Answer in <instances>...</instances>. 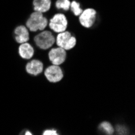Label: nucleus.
Masks as SVG:
<instances>
[{"mask_svg": "<svg viewBox=\"0 0 135 135\" xmlns=\"http://www.w3.org/2000/svg\"><path fill=\"white\" fill-rule=\"evenodd\" d=\"M49 58L50 61L53 63V65L59 66L62 64L66 58V53L64 49L57 47L54 48L49 52Z\"/></svg>", "mask_w": 135, "mask_h": 135, "instance_id": "0eeeda50", "label": "nucleus"}, {"mask_svg": "<svg viewBox=\"0 0 135 135\" xmlns=\"http://www.w3.org/2000/svg\"><path fill=\"white\" fill-rule=\"evenodd\" d=\"M48 25V20L43 16L41 12L34 11L31 14L29 19L27 20L26 26L32 32L42 31Z\"/></svg>", "mask_w": 135, "mask_h": 135, "instance_id": "f257e3e1", "label": "nucleus"}, {"mask_svg": "<svg viewBox=\"0 0 135 135\" xmlns=\"http://www.w3.org/2000/svg\"><path fill=\"white\" fill-rule=\"evenodd\" d=\"M15 38L17 43L19 44H23L28 42L29 40V32L28 30L27 29L26 27L24 26H18L15 29Z\"/></svg>", "mask_w": 135, "mask_h": 135, "instance_id": "1a4fd4ad", "label": "nucleus"}, {"mask_svg": "<svg viewBox=\"0 0 135 135\" xmlns=\"http://www.w3.org/2000/svg\"><path fill=\"white\" fill-rule=\"evenodd\" d=\"M70 7V2L69 0H57L56 2V7L57 9H63L68 11Z\"/></svg>", "mask_w": 135, "mask_h": 135, "instance_id": "ddd939ff", "label": "nucleus"}, {"mask_svg": "<svg viewBox=\"0 0 135 135\" xmlns=\"http://www.w3.org/2000/svg\"><path fill=\"white\" fill-rule=\"evenodd\" d=\"M43 134L44 135H57L58 133H57V131H55L54 129H50V130H45Z\"/></svg>", "mask_w": 135, "mask_h": 135, "instance_id": "2eb2a0df", "label": "nucleus"}, {"mask_svg": "<svg viewBox=\"0 0 135 135\" xmlns=\"http://www.w3.org/2000/svg\"><path fill=\"white\" fill-rule=\"evenodd\" d=\"M25 134H26V135H27V134H28V135H32V133H30V132H28V131H27V132L25 133Z\"/></svg>", "mask_w": 135, "mask_h": 135, "instance_id": "dca6fc26", "label": "nucleus"}, {"mask_svg": "<svg viewBox=\"0 0 135 135\" xmlns=\"http://www.w3.org/2000/svg\"><path fill=\"white\" fill-rule=\"evenodd\" d=\"M100 129H101L106 134H108V135L113 134L114 132V129H113L112 125L108 121H103L100 125Z\"/></svg>", "mask_w": 135, "mask_h": 135, "instance_id": "f8f14e48", "label": "nucleus"}, {"mask_svg": "<svg viewBox=\"0 0 135 135\" xmlns=\"http://www.w3.org/2000/svg\"><path fill=\"white\" fill-rule=\"evenodd\" d=\"M19 54L23 59H30L33 57L34 49L29 43L20 44L19 47Z\"/></svg>", "mask_w": 135, "mask_h": 135, "instance_id": "9d476101", "label": "nucleus"}, {"mask_svg": "<svg viewBox=\"0 0 135 135\" xmlns=\"http://www.w3.org/2000/svg\"><path fill=\"white\" fill-rule=\"evenodd\" d=\"M45 76L48 79L49 82L57 83L62 79L63 78V72L59 66L52 65L45 69Z\"/></svg>", "mask_w": 135, "mask_h": 135, "instance_id": "39448f33", "label": "nucleus"}, {"mask_svg": "<svg viewBox=\"0 0 135 135\" xmlns=\"http://www.w3.org/2000/svg\"><path fill=\"white\" fill-rule=\"evenodd\" d=\"M44 65L39 60H32L26 65V71L32 75H38L42 72Z\"/></svg>", "mask_w": 135, "mask_h": 135, "instance_id": "6e6552de", "label": "nucleus"}, {"mask_svg": "<svg viewBox=\"0 0 135 135\" xmlns=\"http://www.w3.org/2000/svg\"><path fill=\"white\" fill-rule=\"evenodd\" d=\"M51 7V0H33V8L35 11L41 13L48 11Z\"/></svg>", "mask_w": 135, "mask_h": 135, "instance_id": "9b49d317", "label": "nucleus"}, {"mask_svg": "<svg viewBox=\"0 0 135 135\" xmlns=\"http://www.w3.org/2000/svg\"><path fill=\"white\" fill-rule=\"evenodd\" d=\"M96 19V11L92 8H88L82 11L79 15V22L85 28H91Z\"/></svg>", "mask_w": 135, "mask_h": 135, "instance_id": "423d86ee", "label": "nucleus"}, {"mask_svg": "<svg viewBox=\"0 0 135 135\" xmlns=\"http://www.w3.org/2000/svg\"><path fill=\"white\" fill-rule=\"evenodd\" d=\"M76 42H77L76 38L72 36L70 32H66V31L59 32L56 40L57 45L58 47L64 49L65 50H72L75 46Z\"/></svg>", "mask_w": 135, "mask_h": 135, "instance_id": "7ed1b4c3", "label": "nucleus"}, {"mask_svg": "<svg viewBox=\"0 0 135 135\" xmlns=\"http://www.w3.org/2000/svg\"><path fill=\"white\" fill-rule=\"evenodd\" d=\"M50 28L55 32H62L67 28V19L63 14H56L50 21Z\"/></svg>", "mask_w": 135, "mask_h": 135, "instance_id": "20e7f679", "label": "nucleus"}, {"mask_svg": "<svg viewBox=\"0 0 135 135\" xmlns=\"http://www.w3.org/2000/svg\"><path fill=\"white\" fill-rule=\"evenodd\" d=\"M70 7L71 8V11H73V13L75 14V16H79L83 11V10L80 8L79 3L75 2V1H72L70 3Z\"/></svg>", "mask_w": 135, "mask_h": 135, "instance_id": "4468645a", "label": "nucleus"}, {"mask_svg": "<svg viewBox=\"0 0 135 135\" xmlns=\"http://www.w3.org/2000/svg\"><path fill=\"white\" fill-rule=\"evenodd\" d=\"M34 41L41 50H48L55 43V37L50 31H42L34 37Z\"/></svg>", "mask_w": 135, "mask_h": 135, "instance_id": "f03ea898", "label": "nucleus"}]
</instances>
